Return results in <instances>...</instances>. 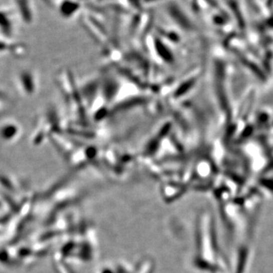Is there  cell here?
<instances>
[{
    "label": "cell",
    "instance_id": "1",
    "mask_svg": "<svg viewBox=\"0 0 273 273\" xmlns=\"http://www.w3.org/2000/svg\"><path fill=\"white\" fill-rule=\"evenodd\" d=\"M15 6L17 12L20 13L23 17L31 18L33 10L32 5L29 0H15Z\"/></svg>",
    "mask_w": 273,
    "mask_h": 273
},
{
    "label": "cell",
    "instance_id": "2",
    "mask_svg": "<svg viewBox=\"0 0 273 273\" xmlns=\"http://www.w3.org/2000/svg\"><path fill=\"white\" fill-rule=\"evenodd\" d=\"M58 11L64 14L75 12L78 8V4L73 0H61L58 4Z\"/></svg>",
    "mask_w": 273,
    "mask_h": 273
}]
</instances>
